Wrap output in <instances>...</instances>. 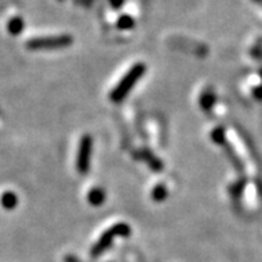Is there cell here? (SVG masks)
I'll use <instances>...</instances> for the list:
<instances>
[{"label": "cell", "mask_w": 262, "mask_h": 262, "mask_svg": "<svg viewBox=\"0 0 262 262\" xmlns=\"http://www.w3.org/2000/svg\"><path fill=\"white\" fill-rule=\"evenodd\" d=\"M146 71V66L142 64V63H138V64L133 66L126 75L122 78V80L119 82L117 87H115L113 93L110 94V98L113 102H122L123 98L127 95L131 91V89L138 83V80L141 79L142 75L145 74Z\"/></svg>", "instance_id": "6da1fadb"}, {"label": "cell", "mask_w": 262, "mask_h": 262, "mask_svg": "<svg viewBox=\"0 0 262 262\" xmlns=\"http://www.w3.org/2000/svg\"><path fill=\"white\" fill-rule=\"evenodd\" d=\"M73 43V38L70 35H59L52 38H35L27 41V49L32 51L39 50H59L64 49Z\"/></svg>", "instance_id": "7a4b0ae2"}, {"label": "cell", "mask_w": 262, "mask_h": 262, "mask_svg": "<svg viewBox=\"0 0 262 262\" xmlns=\"http://www.w3.org/2000/svg\"><path fill=\"white\" fill-rule=\"evenodd\" d=\"M128 233H130V228H128L127 225L119 224L113 226L110 230H107L106 233H103V235L97 242V245H94L93 250H91V255L97 257V255L102 254L111 245V242H113V239L115 237H118V235H127Z\"/></svg>", "instance_id": "3957f363"}, {"label": "cell", "mask_w": 262, "mask_h": 262, "mask_svg": "<svg viewBox=\"0 0 262 262\" xmlns=\"http://www.w3.org/2000/svg\"><path fill=\"white\" fill-rule=\"evenodd\" d=\"M91 147H93V141L89 135L83 137L80 141L79 151H78V158H76V169L80 174L89 171L91 159Z\"/></svg>", "instance_id": "277c9868"}, {"label": "cell", "mask_w": 262, "mask_h": 262, "mask_svg": "<svg viewBox=\"0 0 262 262\" xmlns=\"http://www.w3.org/2000/svg\"><path fill=\"white\" fill-rule=\"evenodd\" d=\"M0 204H2V206H3L6 210H14L17 205L16 194L12 193V191H6V193L2 194Z\"/></svg>", "instance_id": "5b68a950"}, {"label": "cell", "mask_w": 262, "mask_h": 262, "mask_svg": "<svg viewBox=\"0 0 262 262\" xmlns=\"http://www.w3.org/2000/svg\"><path fill=\"white\" fill-rule=\"evenodd\" d=\"M25 28V21L19 16L12 17L7 23V30L11 35H19Z\"/></svg>", "instance_id": "8992f818"}, {"label": "cell", "mask_w": 262, "mask_h": 262, "mask_svg": "<svg viewBox=\"0 0 262 262\" xmlns=\"http://www.w3.org/2000/svg\"><path fill=\"white\" fill-rule=\"evenodd\" d=\"M89 201L93 205H100L104 201V193L100 189L91 190L89 194Z\"/></svg>", "instance_id": "52a82bcc"}, {"label": "cell", "mask_w": 262, "mask_h": 262, "mask_svg": "<svg viewBox=\"0 0 262 262\" xmlns=\"http://www.w3.org/2000/svg\"><path fill=\"white\" fill-rule=\"evenodd\" d=\"M133 26H134V20H133V17H130L128 15H123V16L119 17V20H118V27L123 28V30L131 28Z\"/></svg>", "instance_id": "ba28073f"}, {"label": "cell", "mask_w": 262, "mask_h": 262, "mask_svg": "<svg viewBox=\"0 0 262 262\" xmlns=\"http://www.w3.org/2000/svg\"><path fill=\"white\" fill-rule=\"evenodd\" d=\"M110 3L114 8H121L123 6L124 0H110Z\"/></svg>", "instance_id": "9c48e42d"}, {"label": "cell", "mask_w": 262, "mask_h": 262, "mask_svg": "<svg viewBox=\"0 0 262 262\" xmlns=\"http://www.w3.org/2000/svg\"><path fill=\"white\" fill-rule=\"evenodd\" d=\"M254 2H257V3H261L262 4V0H254Z\"/></svg>", "instance_id": "30bf717a"}]
</instances>
